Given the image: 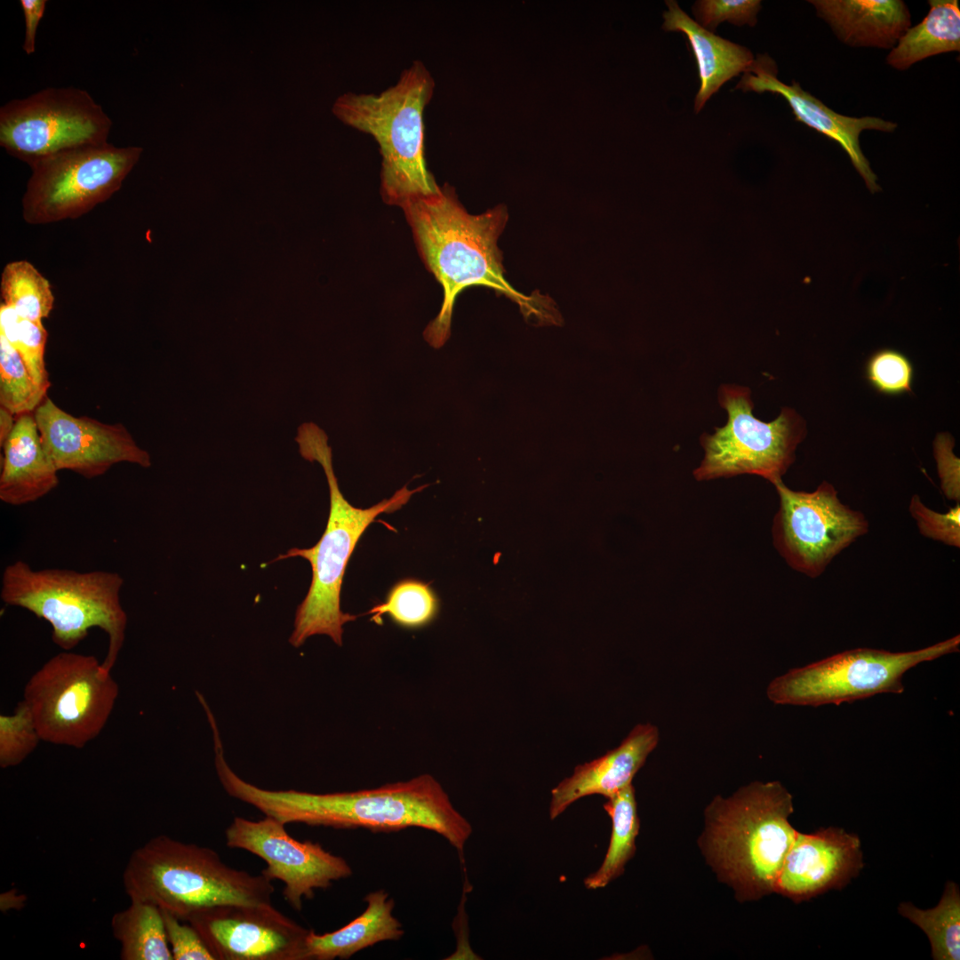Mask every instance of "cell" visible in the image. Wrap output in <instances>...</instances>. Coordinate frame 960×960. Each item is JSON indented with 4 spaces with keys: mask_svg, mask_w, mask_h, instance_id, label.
Returning a JSON list of instances; mask_svg holds the SVG:
<instances>
[{
    "mask_svg": "<svg viewBox=\"0 0 960 960\" xmlns=\"http://www.w3.org/2000/svg\"><path fill=\"white\" fill-rule=\"evenodd\" d=\"M222 785L230 796L284 825L373 832L420 828L442 836L459 852L472 834L469 821L455 809L440 782L428 773L374 788L324 794L264 789L235 772L225 776Z\"/></svg>",
    "mask_w": 960,
    "mask_h": 960,
    "instance_id": "obj_2",
    "label": "cell"
},
{
    "mask_svg": "<svg viewBox=\"0 0 960 960\" xmlns=\"http://www.w3.org/2000/svg\"><path fill=\"white\" fill-rule=\"evenodd\" d=\"M898 911L926 934L934 960H959L960 891L956 883H946L939 903L932 908L921 909L902 902Z\"/></svg>",
    "mask_w": 960,
    "mask_h": 960,
    "instance_id": "obj_27",
    "label": "cell"
},
{
    "mask_svg": "<svg viewBox=\"0 0 960 960\" xmlns=\"http://www.w3.org/2000/svg\"><path fill=\"white\" fill-rule=\"evenodd\" d=\"M173 960H215L196 930L161 909Z\"/></svg>",
    "mask_w": 960,
    "mask_h": 960,
    "instance_id": "obj_36",
    "label": "cell"
},
{
    "mask_svg": "<svg viewBox=\"0 0 960 960\" xmlns=\"http://www.w3.org/2000/svg\"><path fill=\"white\" fill-rule=\"evenodd\" d=\"M665 3L668 11L663 12L662 28L666 32L682 33L687 38L697 62L700 88L694 108L698 113L724 83L747 72L755 59L746 47L704 28L684 12L676 1L668 0Z\"/></svg>",
    "mask_w": 960,
    "mask_h": 960,
    "instance_id": "obj_22",
    "label": "cell"
},
{
    "mask_svg": "<svg viewBox=\"0 0 960 960\" xmlns=\"http://www.w3.org/2000/svg\"><path fill=\"white\" fill-rule=\"evenodd\" d=\"M130 900L152 903L181 921L203 908L268 905L272 881L228 866L213 849L158 835L130 855L123 872Z\"/></svg>",
    "mask_w": 960,
    "mask_h": 960,
    "instance_id": "obj_5",
    "label": "cell"
},
{
    "mask_svg": "<svg viewBox=\"0 0 960 960\" xmlns=\"http://www.w3.org/2000/svg\"><path fill=\"white\" fill-rule=\"evenodd\" d=\"M864 867L859 836L840 828L797 832L784 859L774 892L796 902L841 890Z\"/></svg>",
    "mask_w": 960,
    "mask_h": 960,
    "instance_id": "obj_17",
    "label": "cell"
},
{
    "mask_svg": "<svg viewBox=\"0 0 960 960\" xmlns=\"http://www.w3.org/2000/svg\"><path fill=\"white\" fill-rule=\"evenodd\" d=\"M402 209L422 261L444 292L440 311L423 332L430 346L439 348L449 339L456 300L474 285L504 295L527 316L548 321L556 318L548 297L540 293L525 295L505 277L502 252L498 246L508 218L504 205L470 214L458 200L453 188L444 184L436 193L409 201Z\"/></svg>",
    "mask_w": 960,
    "mask_h": 960,
    "instance_id": "obj_1",
    "label": "cell"
},
{
    "mask_svg": "<svg viewBox=\"0 0 960 960\" xmlns=\"http://www.w3.org/2000/svg\"><path fill=\"white\" fill-rule=\"evenodd\" d=\"M604 809L612 820L611 837L602 864L583 881L588 890L604 888L618 878L636 852L639 819L633 785L608 797Z\"/></svg>",
    "mask_w": 960,
    "mask_h": 960,
    "instance_id": "obj_26",
    "label": "cell"
},
{
    "mask_svg": "<svg viewBox=\"0 0 960 960\" xmlns=\"http://www.w3.org/2000/svg\"><path fill=\"white\" fill-rule=\"evenodd\" d=\"M16 420L14 414L8 409L0 406V445L3 447L12 434Z\"/></svg>",
    "mask_w": 960,
    "mask_h": 960,
    "instance_id": "obj_38",
    "label": "cell"
},
{
    "mask_svg": "<svg viewBox=\"0 0 960 960\" xmlns=\"http://www.w3.org/2000/svg\"><path fill=\"white\" fill-rule=\"evenodd\" d=\"M110 926L120 943L122 960H173L157 906L131 900L126 908L113 915Z\"/></svg>",
    "mask_w": 960,
    "mask_h": 960,
    "instance_id": "obj_25",
    "label": "cell"
},
{
    "mask_svg": "<svg viewBox=\"0 0 960 960\" xmlns=\"http://www.w3.org/2000/svg\"><path fill=\"white\" fill-rule=\"evenodd\" d=\"M112 120L91 94L48 87L0 108V146L27 163L55 153L108 142Z\"/></svg>",
    "mask_w": 960,
    "mask_h": 960,
    "instance_id": "obj_12",
    "label": "cell"
},
{
    "mask_svg": "<svg viewBox=\"0 0 960 960\" xmlns=\"http://www.w3.org/2000/svg\"><path fill=\"white\" fill-rule=\"evenodd\" d=\"M719 403L727 412V423L702 436L705 454L693 472L695 478L753 474L772 484L780 480L805 434L804 420L788 408L771 422L760 420L753 415L749 389L740 386L723 385Z\"/></svg>",
    "mask_w": 960,
    "mask_h": 960,
    "instance_id": "obj_11",
    "label": "cell"
},
{
    "mask_svg": "<svg viewBox=\"0 0 960 960\" xmlns=\"http://www.w3.org/2000/svg\"><path fill=\"white\" fill-rule=\"evenodd\" d=\"M0 500L12 506L33 502L59 484V471L46 453L34 413H22L2 447Z\"/></svg>",
    "mask_w": 960,
    "mask_h": 960,
    "instance_id": "obj_20",
    "label": "cell"
},
{
    "mask_svg": "<svg viewBox=\"0 0 960 960\" xmlns=\"http://www.w3.org/2000/svg\"><path fill=\"white\" fill-rule=\"evenodd\" d=\"M793 797L779 781H756L707 809L706 855L743 899L774 892L796 830L789 823Z\"/></svg>",
    "mask_w": 960,
    "mask_h": 960,
    "instance_id": "obj_4",
    "label": "cell"
},
{
    "mask_svg": "<svg viewBox=\"0 0 960 960\" xmlns=\"http://www.w3.org/2000/svg\"><path fill=\"white\" fill-rule=\"evenodd\" d=\"M25 20V34L22 44L23 51L30 55L36 50V36L39 23L44 17L46 0H20Z\"/></svg>",
    "mask_w": 960,
    "mask_h": 960,
    "instance_id": "obj_37",
    "label": "cell"
},
{
    "mask_svg": "<svg viewBox=\"0 0 960 960\" xmlns=\"http://www.w3.org/2000/svg\"><path fill=\"white\" fill-rule=\"evenodd\" d=\"M956 635L925 648L890 652L874 648L847 650L793 668L768 685V699L779 705L819 707L853 702L881 693L904 692L903 676L910 668L959 651Z\"/></svg>",
    "mask_w": 960,
    "mask_h": 960,
    "instance_id": "obj_9",
    "label": "cell"
},
{
    "mask_svg": "<svg viewBox=\"0 0 960 960\" xmlns=\"http://www.w3.org/2000/svg\"><path fill=\"white\" fill-rule=\"evenodd\" d=\"M773 484L780 498L774 546L791 568L808 577L821 575L834 557L868 531L865 516L842 503L828 482L811 492L793 491L781 479Z\"/></svg>",
    "mask_w": 960,
    "mask_h": 960,
    "instance_id": "obj_13",
    "label": "cell"
},
{
    "mask_svg": "<svg viewBox=\"0 0 960 960\" xmlns=\"http://www.w3.org/2000/svg\"><path fill=\"white\" fill-rule=\"evenodd\" d=\"M659 738L655 725L639 724L617 748L577 765L571 776L551 790L550 820L556 819L582 797L601 795L608 798L632 784L633 778L656 748Z\"/></svg>",
    "mask_w": 960,
    "mask_h": 960,
    "instance_id": "obj_19",
    "label": "cell"
},
{
    "mask_svg": "<svg viewBox=\"0 0 960 960\" xmlns=\"http://www.w3.org/2000/svg\"><path fill=\"white\" fill-rule=\"evenodd\" d=\"M215 960H308L310 932L272 904H224L186 919Z\"/></svg>",
    "mask_w": 960,
    "mask_h": 960,
    "instance_id": "obj_15",
    "label": "cell"
},
{
    "mask_svg": "<svg viewBox=\"0 0 960 960\" xmlns=\"http://www.w3.org/2000/svg\"><path fill=\"white\" fill-rule=\"evenodd\" d=\"M760 9L759 0H700L692 6L696 21L708 31L723 21L755 26Z\"/></svg>",
    "mask_w": 960,
    "mask_h": 960,
    "instance_id": "obj_34",
    "label": "cell"
},
{
    "mask_svg": "<svg viewBox=\"0 0 960 960\" xmlns=\"http://www.w3.org/2000/svg\"><path fill=\"white\" fill-rule=\"evenodd\" d=\"M930 11L899 39L886 58L900 70L931 56L960 50V9L956 0H930Z\"/></svg>",
    "mask_w": 960,
    "mask_h": 960,
    "instance_id": "obj_24",
    "label": "cell"
},
{
    "mask_svg": "<svg viewBox=\"0 0 960 960\" xmlns=\"http://www.w3.org/2000/svg\"><path fill=\"white\" fill-rule=\"evenodd\" d=\"M123 577L115 572H76L68 569L34 570L22 560L5 567L2 601L28 610L49 622L52 642L63 651L75 648L92 628L108 638L102 668L111 672L124 645L127 614L120 593Z\"/></svg>",
    "mask_w": 960,
    "mask_h": 960,
    "instance_id": "obj_7",
    "label": "cell"
},
{
    "mask_svg": "<svg viewBox=\"0 0 960 960\" xmlns=\"http://www.w3.org/2000/svg\"><path fill=\"white\" fill-rule=\"evenodd\" d=\"M34 417L43 446L58 470H71L92 478L120 462L142 468L151 465L148 452L137 444L122 424L75 417L47 396L36 409Z\"/></svg>",
    "mask_w": 960,
    "mask_h": 960,
    "instance_id": "obj_16",
    "label": "cell"
},
{
    "mask_svg": "<svg viewBox=\"0 0 960 960\" xmlns=\"http://www.w3.org/2000/svg\"><path fill=\"white\" fill-rule=\"evenodd\" d=\"M844 44L893 48L910 28V13L900 0L809 1Z\"/></svg>",
    "mask_w": 960,
    "mask_h": 960,
    "instance_id": "obj_21",
    "label": "cell"
},
{
    "mask_svg": "<svg viewBox=\"0 0 960 960\" xmlns=\"http://www.w3.org/2000/svg\"><path fill=\"white\" fill-rule=\"evenodd\" d=\"M364 901L365 910L340 929L324 934L310 930L306 942L308 960L348 959L368 947L404 936L402 924L393 916L395 901L388 892H369Z\"/></svg>",
    "mask_w": 960,
    "mask_h": 960,
    "instance_id": "obj_23",
    "label": "cell"
},
{
    "mask_svg": "<svg viewBox=\"0 0 960 960\" xmlns=\"http://www.w3.org/2000/svg\"><path fill=\"white\" fill-rule=\"evenodd\" d=\"M45 397L19 352L0 335V406L19 416L35 412Z\"/></svg>",
    "mask_w": 960,
    "mask_h": 960,
    "instance_id": "obj_31",
    "label": "cell"
},
{
    "mask_svg": "<svg viewBox=\"0 0 960 960\" xmlns=\"http://www.w3.org/2000/svg\"><path fill=\"white\" fill-rule=\"evenodd\" d=\"M2 304L25 319L42 323L54 305L49 281L28 260L7 263L1 275Z\"/></svg>",
    "mask_w": 960,
    "mask_h": 960,
    "instance_id": "obj_28",
    "label": "cell"
},
{
    "mask_svg": "<svg viewBox=\"0 0 960 960\" xmlns=\"http://www.w3.org/2000/svg\"><path fill=\"white\" fill-rule=\"evenodd\" d=\"M140 146L108 142L55 153L29 164L22 216L31 225L77 219L117 192L139 162Z\"/></svg>",
    "mask_w": 960,
    "mask_h": 960,
    "instance_id": "obj_10",
    "label": "cell"
},
{
    "mask_svg": "<svg viewBox=\"0 0 960 960\" xmlns=\"http://www.w3.org/2000/svg\"><path fill=\"white\" fill-rule=\"evenodd\" d=\"M909 512L920 533L948 546L960 548V506L956 504L946 513L927 508L917 495L909 504Z\"/></svg>",
    "mask_w": 960,
    "mask_h": 960,
    "instance_id": "obj_35",
    "label": "cell"
},
{
    "mask_svg": "<svg viewBox=\"0 0 960 960\" xmlns=\"http://www.w3.org/2000/svg\"><path fill=\"white\" fill-rule=\"evenodd\" d=\"M225 839L228 847L262 859L267 867L260 874L284 884L283 896L297 911L302 909L303 900L315 897L316 890L327 889L353 874L344 858L318 843L292 838L284 823L268 816L259 820L235 817L225 830Z\"/></svg>",
    "mask_w": 960,
    "mask_h": 960,
    "instance_id": "obj_14",
    "label": "cell"
},
{
    "mask_svg": "<svg viewBox=\"0 0 960 960\" xmlns=\"http://www.w3.org/2000/svg\"><path fill=\"white\" fill-rule=\"evenodd\" d=\"M42 741L32 714L21 700L12 715L0 716V766L21 764Z\"/></svg>",
    "mask_w": 960,
    "mask_h": 960,
    "instance_id": "obj_32",
    "label": "cell"
},
{
    "mask_svg": "<svg viewBox=\"0 0 960 960\" xmlns=\"http://www.w3.org/2000/svg\"><path fill=\"white\" fill-rule=\"evenodd\" d=\"M118 694L95 656L64 651L31 676L22 700L42 741L83 748L105 727Z\"/></svg>",
    "mask_w": 960,
    "mask_h": 960,
    "instance_id": "obj_8",
    "label": "cell"
},
{
    "mask_svg": "<svg viewBox=\"0 0 960 960\" xmlns=\"http://www.w3.org/2000/svg\"><path fill=\"white\" fill-rule=\"evenodd\" d=\"M774 60L767 54H759L741 77L736 89L744 92H769L783 97L790 106L796 120L836 141L848 155L852 165L864 180L871 193L880 190L877 177L872 171L860 145V134L864 130L892 132L897 124L875 116L851 117L840 115L823 102L804 91L798 83L786 84L777 77Z\"/></svg>",
    "mask_w": 960,
    "mask_h": 960,
    "instance_id": "obj_18",
    "label": "cell"
},
{
    "mask_svg": "<svg viewBox=\"0 0 960 960\" xmlns=\"http://www.w3.org/2000/svg\"><path fill=\"white\" fill-rule=\"evenodd\" d=\"M438 611V601L428 584L406 580L396 584L384 603L369 613L378 623L387 614L397 625L406 628H421L431 622Z\"/></svg>",
    "mask_w": 960,
    "mask_h": 960,
    "instance_id": "obj_29",
    "label": "cell"
},
{
    "mask_svg": "<svg viewBox=\"0 0 960 960\" xmlns=\"http://www.w3.org/2000/svg\"><path fill=\"white\" fill-rule=\"evenodd\" d=\"M434 91L431 73L415 60L381 92H349L334 103L337 117L377 142L381 156L380 194L388 204L402 208L440 188L428 169L424 149L423 116Z\"/></svg>",
    "mask_w": 960,
    "mask_h": 960,
    "instance_id": "obj_6",
    "label": "cell"
},
{
    "mask_svg": "<svg viewBox=\"0 0 960 960\" xmlns=\"http://www.w3.org/2000/svg\"><path fill=\"white\" fill-rule=\"evenodd\" d=\"M0 335L19 352L36 385L47 393L51 383L44 358L47 331L43 324L22 318L1 303Z\"/></svg>",
    "mask_w": 960,
    "mask_h": 960,
    "instance_id": "obj_30",
    "label": "cell"
},
{
    "mask_svg": "<svg viewBox=\"0 0 960 960\" xmlns=\"http://www.w3.org/2000/svg\"><path fill=\"white\" fill-rule=\"evenodd\" d=\"M296 441L304 459L317 461L323 467L330 492V511L326 528L315 546L291 548L276 559L300 556L309 562L312 569L311 583L297 608L289 642L299 647L310 636L325 635L341 646L343 626L356 619V616L341 611L340 590L348 560L359 539L380 514L401 508L412 494L426 485L414 490L404 485L390 499L369 508H356L344 498L339 488L326 433L315 423H303L298 428Z\"/></svg>",
    "mask_w": 960,
    "mask_h": 960,
    "instance_id": "obj_3",
    "label": "cell"
},
{
    "mask_svg": "<svg viewBox=\"0 0 960 960\" xmlns=\"http://www.w3.org/2000/svg\"><path fill=\"white\" fill-rule=\"evenodd\" d=\"M866 374L877 391L899 395L911 391L913 366L910 360L893 348H882L868 360Z\"/></svg>",
    "mask_w": 960,
    "mask_h": 960,
    "instance_id": "obj_33",
    "label": "cell"
}]
</instances>
